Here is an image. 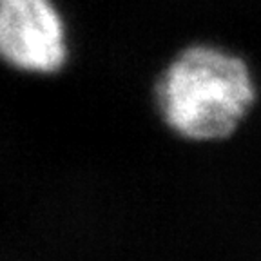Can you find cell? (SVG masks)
<instances>
[{
    "label": "cell",
    "mask_w": 261,
    "mask_h": 261,
    "mask_svg": "<svg viewBox=\"0 0 261 261\" xmlns=\"http://www.w3.org/2000/svg\"><path fill=\"white\" fill-rule=\"evenodd\" d=\"M252 100L254 86L243 62L212 47L184 51L158 84L163 118L192 140L230 135Z\"/></svg>",
    "instance_id": "6da1fadb"
},
{
    "label": "cell",
    "mask_w": 261,
    "mask_h": 261,
    "mask_svg": "<svg viewBox=\"0 0 261 261\" xmlns=\"http://www.w3.org/2000/svg\"><path fill=\"white\" fill-rule=\"evenodd\" d=\"M67 33L53 0H0V60L29 74H55L67 62Z\"/></svg>",
    "instance_id": "7a4b0ae2"
}]
</instances>
